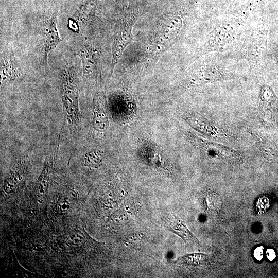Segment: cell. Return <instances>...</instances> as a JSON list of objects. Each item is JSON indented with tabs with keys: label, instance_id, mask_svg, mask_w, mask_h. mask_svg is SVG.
I'll use <instances>...</instances> for the list:
<instances>
[{
	"label": "cell",
	"instance_id": "obj_7",
	"mask_svg": "<svg viewBox=\"0 0 278 278\" xmlns=\"http://www.w3.org/2000/svg\"><path fill=\"white\" fill-rule=\"evenodd\" d=\"M235 35V29L231 25L222 24L217 26L209 34L206 48L210 51L224 48L234 40Z\"/></svg>",
	"mask_w": 278,
	"mask_h": 278
},
{
	"label": "cell",
	"instance_id": "obj_10",
	"mask_svg": "<svg viewBox=\"0 0 278 278\" xmlns=\"http://www.w3.org/2000/svg\"><path fill=\"white\" fill-rule=\"evenodd\" d=\"M196 141L204 151L213 153L214 155L218 157L226 159H237L239 157V152L222 145L197 138Z\"/></svg>",
	"mask_w": 278,
	"mask_h": 278
},
{
	"label": "cell",
	"instance_id": "obj_18",
	"mask_svg": "<svg viewBox=\"0 0 278 278\" xmlns=\"http://www.w3.org/2000/svg\"><path fill=\"white\" fill-rule=\"evenodd\" d=\"M266 255L270 260H273L276 257V253L274 250L269 249L266 251Z\"/></svg>",
	"mask_w": 278,
	"mask_h": 278
},
{
	"label": "cell",
	"instance_id": "obj_13",
	"mask_svg": "<svg viewBox=\"0 0 278 278\" xmlns=\"http://www.w3.org/2000/svg\"><path fill=\"white\" fill-rule=\"evenodd\" d=\"M102 162L101 155L97 150H92L86 152L83 157L82 163L88 167L97 168Z\"/></svg>",
	"mask_w": 278,
	"mask_h": 278
},
{
	"label": "cell",
	"instance_id": "obj_1",
	"mask_svg": "<svg viewBox=\"0 0 278 278\" xmlns=\"http://www.w3.org/2000/svg\"><path fill=\"white\" fill-rule=\"evenodd\" d=\"M79 91L77 70L74 66L67 65L61 71V95L64 117L73 134H76L81 126Z\"/></svg>",
	"mask_w": 278,
	"mask_h": 278
},
{
	"label": "cell",
	"instance_id": "obj_9",
	"mask_svg": "<svg viewBox=\"0 0 278 278\" xmlns=\"http://www.w3.org/2000/svg\"><path fill=\"white\" fill-rule=\"evenodd\" d=\"M229 75L223 70L214 65H204L197 70L193 80L198 83H206L226 79Z\"/></svg>",
	"mask_w": 278,
	"mask_h": 278
},
{
	"label": "cell",
	"instance_id": "obj_16",
	"mask_svg": "<svg viewBox=\"0 0 278 278\" xmlns=\"http://www.w3.org/2000/svg\"><path fill=\"white\" fill-rule=\"evenodd\" d=\"M16 186L15 182L11 178L6 179L4 183V190L7 193H11L13 192Z\"/></svg>",
	"mask_w": 278,
	"mask_h": 278
},
{
	"label": "cell",
	"instance_id": "obj_3",
	"mask_svg": "<svg viewBox=\"0 0 278 278\" xmlns=\"http://www.w3.org/2000/svg\"><path fill=\"white\" fill-rule=\"evenodd\" d=\"M135 16L125 17L116 24L112 46V71L119 62L124 50L132 40Z\"/></svg>",
	"mask_w": 278,
	"mask_h": 278
},
{
	"label": "cell",
	"instance_id": "obj_17",
	"mask_svg": "<svg viewBox=\"0 0 278 278\" xmlns=\"http://www.w3.org/2000/svg\"><path fill=\"white\" fill-rule=\"evenodd\" d=\"M263 247H258L254 251V256L257 260H260L263 258Z\"/></svg>",
	"mask_w": 278,
	"mask_h": 278
},
{
	"label": "cell",
	"instance_id": "obj_5",
	"mask_svg": "<svg viewBox=\"0 0 278 278\" xmlns=\"http://www.w3.org/2000/svg\"><path fill=\"white\" fill-rule=\"evenodd\" d=\"M76 55L81 60L84 78H96L98 73V51L92 45L84 43L78 49Z\"/></svg>",
	"mask_w": 278,
	"mask_h": 278
},
{
	"label": "cell",
	"instance_id": "obj_11",
	"mask_svg": "<svg viewBox=\"0 0 278 278\" xmlns=\"http://www.w3.org/2000/svg\"><path fill=\"white\" fill-rule=\"evenodd\" d=\"M94 9L93 5L85 4L82 5L75 13L72 20V29L76 32L78 31L79 26H84L88 24L93 19Z\"/></svg>",
	"mask_w": 278,
	"mask_h": 278
},
{
	"label": "cell",
	"instance_id": "obj_12",
	"mask_svg": "<svg viewBox=\"0 0 278 278\" xmlns=\"http://www.w3.org/2000/svg\"><path fill=\"white\" fill-rule=\"evenodd\" d=\"M107 118L102 106L96 99L93 120V127L97 130L104 131L107 129Z\"/></svg>",
	"mask_w": 278,
	"mask_h": 278
},
{
	"label": "cell",
	"instance_id": "obj_6",
	"mask_svg": "<svg viewBox=\"0 0 278 278\" xmlns=\"http://www.w3.org/2000/svg\"><path fill=\"white\" fill-rule=\"evenodd\" d=\"M163 223L168 230L179 236L189 246H201L200 242L188 229L184 221L173 213H168L163 218Z\"/></svg>",
	"mask_w": 278,
	"mask_h": 278
},
{
	"label": "cell",
	"instance_id": "obj_4",
	"mask_svg": "<svg viewBox=\"0 0 278 278\" xmlns=\"http://www.w3.org/2000/svg\"><path fill=\"white\" fill-rule=\"evenodd\" d=\"M57 18L56 13L47 17L42 25V60L47 65L48 54L62 41L57 27Z\"/></svg>",
	"mask_w": 278,
	"mask_h": 278
},
{
	"label": "cell",
	"instance_id": "obj_8",
	"mask_svg": "<svg viewBox=\"0 0 278 278\" xmlns=\"http://www.w3.org/2000/svg\"><path fill=\"white\" fill-rule=\"evenodd\" d=\"M20 76V70L14 57L9 51H4L1 57V86L14 82Z\"/></svg>",
	"mask_w": 278,
	"mask_h": 278
},
{
	"label": "cell",
	"instance_id": "obj_2",
	"mask_svg": "<svg viewBox=\"0 0 278 278\" xmlns=\"http://www.w3.org/2000/svg\"><path fill=\"white\" fill-rule=\"evenodd\" d=\"M182 25L180 17L170 16L161 22L152 37L149 46L151 55L157 57L171 45Z\"/></svg>",
	"mask_w": 278,
	"mask_h": 278
},
{
	"label": "cell",
	"instance_id": "obj_14",
	"mask_svg": "<svg viewBox=\"0 0 278 278\" xmlns=\"http://www.w3.org/2000/svg\"><path fill=\"white\" fill-rule=\"evenodd\" d=\"M220 199L215 194L208 193L203 199V204L208 211L218 209L220 205Z\"/></svg>",
	"mask_w": 278,
	"mask_h": 278
},
{
	"label": "cell",
	"instance_id": "obj_15",
	"mask_svg": "<svg viewBox=\"0 0 278 278\" xmlns=\"http://www.w3.org/2000/svg\"><path fill=\"white\" fill-rule=\"evenodd\" d=\"M85 237L83 234L79 232H73L70 235L71 242L74 245H79L84 241Z\"/></svg>",
	"mask_w": 278,
	"mask_h": 278
}]
</instances>
